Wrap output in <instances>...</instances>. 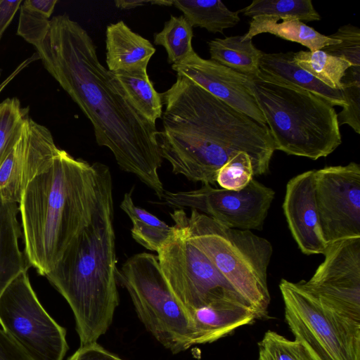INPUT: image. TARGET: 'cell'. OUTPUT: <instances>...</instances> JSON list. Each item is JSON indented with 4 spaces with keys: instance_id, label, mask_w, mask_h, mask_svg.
Listing matches in <instances>:
<instances>
[{
    "instance_id": "1",
    "label": "cell",
    "mask_w": 360,
    "mask_h": 360,
    "mask_svg": "<svg viewBox=\"0 0 360 360\" xmlns=\"http://www.w3.org/2000/svg\"><path fill=\"white\" fill-rule=\"evenodd\" d=\"M34 46L45 69L91 122L97 144L162 199L156 124L136 110L101 63L88 32L68 15H56Z\"/></svg>"
},
{
    "instance_id": "2",
    "label": "cell",
    "mask_w": 360,
    "mask_h": 360,
    "mask_svg": "<svg viewBox=\"0 0 360 360\" xmlns=\"http://www.w3.org/2000/svg\"><path fill=\"white\" fill-rule=\"evenodd\" d=\"M162 129L160 153L175 174L215 185L217 171L234 153H247L254 174L267 173L276 150L266 124L235 110L189 79L176 82L161 94Z\"/></svg>"
},
{
    "instance_id": "3",
    "label": "cell",
    "mask_w": 360,
    "mask_h": 360,
    "mask_svg": "<svg viewBox=\"0 0 360 360\" xmlns=\"http://www.w3.org/2000/svg\"><path fill=\"white\" fill-rule=\"evenodd\" d=\"M110 178L106 165L60 149L51 166L26 186L18 203L24 255L39 275L53 269L91 221Z\"/></svg>"
},
{
    "instance_id": "4",
    "label": "cell",
    "mask_w": 360,
    "mask_h": 360,
    "mask_svg": "<svg viewBox=\"0 0 360 360\" xmlns=\"http://www.w3.org/2000/svg\"><path fill=\"white\" fill-rule=\"evenodd\" d=\"M112 179L91 221L45 276L69 304L80 346L97 342L119 304Z\"/></svg>"
},
{
    "instance_id": "5",
    "label": "cell",
    "mask_w": 360,
    "mask_h": 360,
    "mask_svg": "<svg viewBox=\"0 0 360 360\" xmlns=\"http://www.w3.org/2000/svg\"><path fill=\"white\" fill-rule=\"evenodd\" d=\"M248 77L275 150L316 160L342 143L338 113L324 98L260 71Z\"/></svg>"
},
{
    "instance_id": "6",
    "label": "cell",
    "mask_w": 360,
    "mask_h": 360,
    "mask_svg": "<svg viewBox=\"0 0 360 360\" xmlns=\"http://www.w3.org/2000/svg\"><path fill=\"white\" fill-rule=\"evenodd\" d=\"M185 226L191 243L252 306L257 317L266 316L271 243L250 230L223 226L195 210L186 215Z\"/></svg>"
},
{
    "instance_id": "7",
    "label": "cell",
    "mask_w": 360,
    "mask_h": 360,
    "mask_svg": "<svg viewBox=\"0 0 360 360\" xmlns=\"http://www.w3.org/2000/svg\"><path fill=\"white\" fill-rule=\"evenodd\" d=\"M117 277L139 319L163 347L175 354L194 345L190 317L168 285L157 256L148 252L131 256Z\"/></svg>"
},
{
    "instance_id": "8",
    "label": "cell",
    "mask_w": 360,
    "mask_h": 360,
    "mask_svg": "<svg viewBox=\"0 0 360 360\" xmlns=\"http://www.w3.org/2000/svg\"><path fill=\"white\" fill-rule=\"evenodd\" d=\"M186 215L183 209L170 213L174 221V233L157 252V257L168 285L188 316L197 309L224 301L254 311L210 260L191 243L185 226Z\"/></svg>"
},
{
    "instance_id": "9",
    "label": "cell",
    "mask_w": 360,
    "mask_h": 360,
    "mask_svg": "<svg viewBox=\"0 0 360 360\" xmlns=\"http://www.w3.org/2000/svg\"><path fill=\"white\" fill-rule=\"evenodd\" d=\"M286 322L316 360H360V323L320 303L297 283L279 284Z\"/></svg>"
},
{
    "instance_id": "10",
    "label": "cell",
    "mask_w": 360,
    "mask_h": 360,
    "mask_svg": "<svg viewBox=\"0 0 360 360\" xmlns=\"http://www.w3.org/2000/svg\"><path fill=\"white\" fill-rule=\"evenodd\" d=\"M0 326L32 360H63L68 349L65 329L41 306L27 271L0 296Z\"/></svg>"
},
{
    "instance_id": "11",
    "label": "cell",
    "mask_w": 360,
    "mask_h": 360,
    "mask_svg": "<svg viewBox=\"0 0 360 360\" xmlns=\"http://www.w3.org/2000/svg\"><path fill=\"white\" fill-rule=\"evenodd\" d=\"M275 195L274 191L252 179L240 191L202 184L195 190L165 191L162 199L172 207H190L229 228L261 229Z\"/></svg>"
},
{
    "instance_id": "12",
    "label": "cell",
    "mask_w": 360,
    "mask_h": 360,
    "mask_svg": "<svg viewBox=\"0 0 360 360\" xmlns=\"http://www.w3.org/2000/svg\"><path fill=\"white\" fill-rule=\"evenodd\" d=\"M319 219L328 245L360 238V166H329L314 172Z\"/></svg>"
},
{
    "instance_id": "13",
    "label": "cell",
    "mask_w": 360,
    "mask_h": 360,
    "mask_svg": "<svg viewBox=\"0 0 360 360\" xmlns=\"http://www.w3.org/2000/svg\"><path fill=\"white\" fill-rule=\"evenodd\" d=\"M323 262L299 285L320 303L360 323V238L328 246Z\"/></svg>"
},
{
    "instance_id": "14",
    "label": "cell",
    "mask_w": 360,
    "mask_h": 360,
    "mask_svg": "<svg viewBox=\"0 0 360 360\" xmlns=\"http://www.w3.org/2000/svg\"><path fill=\"white\" fill-rule=\"evenodd\" d=\"M60 148L49 129L27 116L0 165V196L18 204L29 183L52 164Z\"/></svg>"
},
{
    "instance_id": "15",
    "label": "cell",
    "mask_w": 360,
    "mask_h": 360,
    "mask_svg": "<svg viewBox=\"0 0 360 360\" xmlns=\"http://www.w3.org/2000/svg\"><path fill=\"white\" fill-rule=\"evenodd\" d=\"M176 75L184 76L235 110L255 122L266 124L249 86L248 75L238 72L195 51L180 63L172 65Z\"/></svg>"
},
{
    "instance_id": "16",
    "label": "cell",
    "mask_w": 360,
    "mask_h": 360,
    "mask_svg": "<svg viewBox=\"0 0 360 360\" xmlns=\"http://www.w3.org/2000/svg\"><path fill=\"white\" fill-rule=\"evenodd\" d=\"M314 172L292 178L286 185L283 210L289 229L301 252L324 255L328 244L320 226L314 186Z\"/></svg>"
},
{
    "instance_id": "17",
    "label": "cell",
    "mask_w": 360,
    "mask_h": 360,
    "mask_svg": "<svg viewBox=\"0 0 360 360\" xmlns=\"http://www.w3.org/2000/svg\"><path fill=\"white\" fill-rule=\"evenodd\" d=\"M106 64L110 72L147 70L155 48L122 20L111 23L105 31Z\"/></svg>"
},
{
    "instance_id": "18",
    "label": "cell",
    "mask_w": 360,
    "mask_h": 360,
    "mask_svg": "<svg viewBox=\"0 0 360 360\" xmlns=\"http://www.w3.org/2000/svg\"><path fill=\"white\" fill-rule=\"evenodd\" d=\"M189 317L194 345L214 342L257 319L252 309L230 301L200 307Z\"/></svg>"
},
{
    "instance_id": "19",
    "label": "cell",
    "mask_w": 360,
    "mask_h": 360,
    "mask_svg": "<svg viewBox=\"0 0 360 360\" xmlns=\"http://www.w3.org/2000/svg\"><path fill=\"white\" fill-rule=\"evenodd\" d=\"M293 53H263L259 62V71L285 83L307 90L324 98L332 106L343 107L346 103L342 90L328 87L299 67L293 60Z\"/></svg>"
},
{
    "instance_id": "20",
    "label": "cell",
    "mask_w": 360,
    "mask_h": 360,
    "mask_svg": "<svg viewBox=\"0 0 360 360\" xmlns=\"http://www.w3.org/2000/svg\"><path fill=\"white\" fill-rule=\"evenodd\" d=\"M18 212L17 203L6 202L0 196V296L30 266L19 245L22 230Z\"/></svg>"
},
{
    "instance_id": "21",
    "label": "cell",
    "mask_w": 360,
    "mask_h": 360,
    "mask_svg": "<svg viewBox=\"0 0 360 360\" xmlns=\"http://www.w3.org/2000/svg\"><path fill=\"white\" fill-rule=\"evenodd\" d=\"M278 22L272 17L258 16L252 18L248 31L243 34L244 39L252 38L262 33H269L285 40L299 43L310 51L321 50L323 48L340 43L323 35L304 22L297 19H284Z\"/></svg>"
},
{
    "instance_id": "22",
    "label": "cell",
    "mask_w": 360,
    "mask_h": 360,
    "mask_svg": "<svg viewBox=\"0 0 360 360\" xmlns=\"http://www.w3.org/2000/svg\"><path fill=\"white\" fill-rule=\"evenodd\" d=\"M210 59L248 76L259 71V62L264 52L258 49L252 39L243 35L216 38L207 42Z\"/></svg>"
},
{
    "instance_id": "23",
    "label": "cell",
    "mask_w": 360,
    "mask_h": 360,
    "mask_svg": "<svg viewBox=\"0 0 360 360\" xmlns=\"http://www.w3.org/2000/svg\"><path fill=\"white\" fill-rule=\"evenodd\" d=\"M131 192L132 190L124 193L120 205L131 221V236L147 250L158 252L172 236L174 226L167 225L145 209L136 206Z\"/></svg>"
},
{
    "instance_id": "24",
    "label": "cell",
    "mask_w": 360,
    "mask_h": 360,
    "mask_svg": "<svg viewBox=\"0 0 360 360\" xmlns=\"http://www.w3.org/2000/svg\"><path fill=\"white\" fill-rule=\"evenodd\" d=\"M111 73L136 110L156 124L157 120L162 117L163 104L161 94L155 89L147 70Z\"/></svg>"
},
{
    "instance_id": "25",
    "label": "cell",
    "mask_w": 360,
    "mask_h": 360,
    "mask_svg": "<svg viewBox=\"0 0 360 360\" xmlns=\"http://www.w3.org/2000/svg\"><path fill=\"white\" fill-rule=\"evenodd\" d=\"M172 6L180 10L183 15L194 27L207 31L223 33L240 21L238 11H230L220 0H172Z\"/></svg>"
},
{
    "instance_id": "26",
    "label": "cell",
    "mask_w": 360,
    "mask_h": 360,
    "mask_svg": "<svg viewBox=\"0 0 360 360\" xmlns=\"http://www.w3.org/2000/svg\"><path fill=\"white\" fill-rule=\"evenodd\" d=\"M295 63L330 88L342 89V79L352 65L346 60L322 50L293 53Z\"/></svg>"
},
{
    "instance_id": "27",
    "label": "cell",
    "mask_w": 360,
    "mask_h": 360,
    "mask_svg": "<svg viewBox=\"0 0 360 360\" xmlns=\"http://www.w3.org/2000/svg\"><path fill=\"white\" fill-rule=\"evenodd\" d=\"M238 11L252 18L266 16L278 20L297 19L302 22L321 20L311 0H255Z\"/></svg>"
},
{
    "instance_id": "28",
    "label": "cell",
    "mask_w": 360,
    "mask_h": 360,
    "mask_svg": "<svg viewBox=\"0 0 360 360\" xmlns=\"http://www.w3.org/2000/svg\"><path fill=\"white\" fill-rule=\"evenodd\" d=\"M193 27L184 15H171L162 30L154 34V44L162 46L172 65L181 62L195 51L192 46Z\"/></svg>"
},
{
    "instance_id": "29",
    "label": "cell",
    "mask_w": 360,
    "mask_h": 360,
    "mask_svg": "<svg viewBox=\"0 0 360 360\" xmlns=\"http://www.w3.org/2000/svg\"><path fill=\"white\" fill-rule=\"evenodd\" d=\"M57 0H26L20 7L17 34L34 46L46 32Z\"/></svg>"
},
{
    "instance_id": "30",
    "label": "cell",
    "mask_w": 360,
    "mask_h": 360,
    "mask_svg": "<svg viewBox=\"0 0 360 360\" xmlns=\"http://www.w3.org/2000/svg\"><path fill=\"white\" fill-rule=\"evenodd\" d=\"M258 360H316L300 342L268 330L259 342Z\"/></svg>"
},
{
    "instance_id": "31",
    "label": "cell",
    "mask_w": 360,
    "mask_h": 360,
    "mask_svg": "<svg viewBox=\"0 0 360 360\" xmlns=\"http://www.w3.org/2000/svg\"><path fill=\"white\" fill-rule=\"evenodd\" d=\"M27 116L18 98H8L0 103V165L14 144Z\"/></svg>"
},
{
    "instance_id": "32",
    "label": "cell",
    "mask_w": 360,
    "mask_h": 360,
    "mask_svg": "<svg viewBox=\"0 0 360 360\" xmlns=\"http://www.w3.org/2000/svg\"><path fill=\"white\" fill-rule=\"evenodd\" d=\"M254 170L249 155L239 151L232 155L217 171L216 183L221 188L240 191L253 179Z\"/></svg>"
},
{
    "instance_id": "33",
    "label": "cell",
    "mask_w": 360,
    "mask_h": 360,
    "mask_svg": "<svg viewBox=\"0 0 360 360\" xmlns=\"http://www.w3.org/2000/svg\"><path fill=\"white\" fill-rule=\"evenodd\" d=\"M345 105L338 114L339 126L348 124L360 134V67L351 66L342 79Z\"/></svg>"
},
{
    "instance_id": "34",
    "label": "cell",
    "mask_w": 360,
    "mask_h": 360,
    "mask_svg": "<svg viewBox=\"0 0 360 360\" xmlns=\"http://www.w3.org/2000/svg\"><path fill=\"white\" fill-rule=\"evenodd\" d=\"M338 39L340 43L329 45L321 50L348 61L353 67H360V30L351 24L340 27L336 32L328 36Z\"/></svg>"
},
{
    "instance_id": "35",
    "label": "cell",
    "mask_w": 360,
    "mask_h": 360,
    "mask_svg": "<svg viewBox=\"0 0 360 360\" xmlns=\"http://www.w3.org/2000/svg\"><path fill=\"white\" fill-rule=\"evenodd\" d=\"M68 360H124L97 342L80 346Z\"/></svg>"
},
{
    "instance_id": "36",
    "label": "cell",
    "mask_w": 360,
    "mask_h": 360,
    "mask_svg": "<svg viewBox=\"0 0 360 360\" xmlns=\"http://www.w3.org/2000/svg\"><path fill=\"white\" fill-rule=\"evenodd\" d=\"M0 360H32L0 328Z\"/></svg>"
},
{
    "instance_id": "37",
    "label": "cell",
    "mask_w": 360,
    "mask_h": 360,
    "mask_svg": "<svg viewBox=\"0 0 360 360\" xmlns=\"http://www.w3.org/2000/svg\"><path fill=\"white\" fill-rule=\"evenodd\" d=\"M22 3V0H0V40Z\"/></svg>"
},
{
    "instance_id": "38",
    "label": "cell",
    "mask_w": 360,
    "mask_h": 360,
    "mask_svg": "<svg viewBox=\"0 0 360 360\" xmlns=\"http://www.w3.org/2000/svg\"><path fill=\"white\" fill-rule=\"evenodd\" d=\"M149 3V1H142V0H119L115 1V4L116 7L121 9H131L136 8L138 6H142L146 4Z\"/></svg>"
},
{
    "instance_id": "39",
    "label": "cell",
    "mask_w": 360,
    "mask_h": 360,
    "mask_svg": "<svg viewBox=\"0 0 360 360\" xmlns=\"http://www.w3.org/2000/svg\"><path fill=\"white\" fill-rule=\"evenodd\" d=\"M1 75V70H0V76ZM13 77V75H11V77L8 78V79H7L6 81H4L1 85H0V91H1V89H3L4 88V86L6 85L7 83H8V82L11 79V78Z\"/></svg>"
}]
</instances>
